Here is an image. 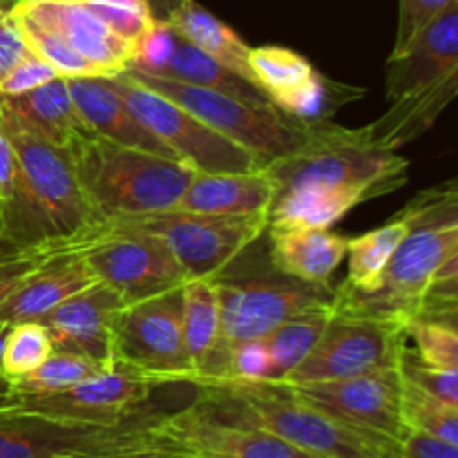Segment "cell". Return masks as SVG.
Here are the masks:
<instances>
[{
    "instance_id": "obj_1",
    "label": "cell",
    "mask_w": 458,
    "mask_h": 458,
    "mask_svg": "<svg viewBox=\"0 0 458 458\" xmlns=\"http://www.w3.org/2000/svg\"><path fill=\"white\" fill-rule=\"evenodd\" d=\"M273 182L268 226L331 228L365 201L392 195L410 179V161L376 141L369 128L334 121L309 125L291 152L264 165Z\"/></svg>"
},
{
    "instance_id": "obj_2",
    "label": "cell",
    "mask_w": 458,
    "mask_h": 458,
    "mask_svg": "<svg viewBox=\"0 0 458 458\" xmlns=\"http://www.w3.org/2000/svg\"><path fill=\"white\" fill-rule=\"evenodd\" d=\"M411 226L383 273L367 289L340 284L334 289V311L411 322L437 284L458 280V191L456 182L416 195L405 206Z\"/></svg>"
},
{
    "instance_id": "obj_3",
    "label": "cell",
    "mask_w": 458,
    "mask_h": 458,
    "mask_svg": "<svg viewBox=\"0 0 458 458\" xmlns=\"http://www.w3.org/2000/svg\"><path fill=\"white\" fill-rule=\"evenodd\" d=\"M197 405L231 423L264 429L318 458H398V441L329 419L280 383L199 380Z\"/></svg>"
},
{
    "instance_id": "obj_4",
    "label": "cell",
    "mask_w": 458,
    "mask_h": 458,
    "mask_svg": "<svg viewBox=\"0 0 458 458\" xmlns=\"http://www.w3.org/2000/svg\"><path fill=\"white\" fill-rule=\"evenodd\" d=\"M458 94V0L432 18L405 47L392 52L385 74L389 107L369 132L398 150L428 132Z\"/></svg>"
},
{
    "instance_id": "obj_5",
    "label": "cell",
    "mask_w": 458,
    "mask_h": 458,
    "mask_svg": "<svg viewBox=\"0 0 458 458\" xmlns=\"http://www.w3.org/2000/svg\"><path fill=\"white\" fill-rule=\"evenodd\" d=\"M85 195L103 219H137L168 213L191 183L179 159L157 157L89 132L70 150Z\"/></svg>"
},
{
    "instance_id": "obj_6",
    "label": "cell",
    "mask_w": 458,
    "mask_h": 458,
    "mask_svg": "<svg viewBox=\"0 0 458 458\" xmlns=\"http://www.w3.org/2000/svg\"><path fill=\"white\" fill-rule=\"evenodd\" d=\"M164 416L143 411L106 425L9 407L0 410V458H92L179 450L161 429Z\"/></svg>"
},
{
    "instance_id": "obj_7",
    "label": "cell",
    "mask_w": 458,
    "mask_h": 458,
    "mask_svg": "<svg viewBox=\"0 0 458 458\" xmlns=\"http://www.w3.org/2000/svg\"><path fill=\"white\" fill-rule=\"evenodd\" d=\"M219 293V335L213 352L206 358L199 374L191 385L199 380H217L226 376L231 352L249 340H262L286 318L307 309L331 304L334 289L329 284H311L298 277L271 268L264 276H226L215 277Z\"/></svg>"
},
{
    "instance_id": "obj_8",
    "label": "cell",
    "mask_w": 458,
    "mask_h": 458,
    "mask_svg": "<svg viewBox=\"0 0 458 458\" xmlns=\"http://www.w3.org/2000/svg\"><path fill=\"white\" fill-rule=\"evenodd\" d=\"M125 72L134 81L182 106L210 130L249 152L262 168L293 150L307 137L309 125L298 123L282 112L250 106V103L228 97L217 89L188 85L174 79H161V76H150L134 70Z\"/></svg>"
},
{
    "instance_id": "obj_9",
    "label": "cell",
    "mask_w": 458,
    "mask_h": 458,
    "mask_svg": "<svg viewBox=\"0 0 458 458\" xmlns=\"http://www.w3.org/2000/svg\"><path fill=\"white\" fill-rule=\"evenodd\" d=\"M405 329V322L334 311L309 356L280 385L327 383L396 369L407 352Z\"/></svg>"
},
{
    "instance_id": "obj_10",
    "label": "cell",
    "mask_w": 458,
    "mask_h": 458,
    "mask_svg": "<svg viewBox=\"0 0 458 458\" xmlns=\"http://www.w3.org/2000/svg\"><path fill=\"white\" fill-rule=\"evenodd\" d=\"M0 119L18 157L31 199L43 213L52 235L76 237L101 226L106 219L85 195L70 152L47 143L4 112H0Z\"/></svg>"
},
{
    "instance_id": "obj_11",
    "label": "cell",
    "mask_w": 458,
    "mask_h": 458,
    "mask_svg": "<svg viewBox=\"0 0 458 458\" xmlns=\"http://www.w3.org/2000/svg\"><path fill=\"white\" fill-rule=\"evenodd\" d=\"M159 237L191 280L217 277L268 228V215H201L168 210L125 219Z\"/></svg>"
},
{
    "instance_id": "obj_12",
    "label": "cell",
    "mask_w": 458,
    "mask_h": 458,
    "mask_svg": "<svg viewBox=\"0 0 458 458\" xmlns=\"http://www.w3.org/2000/svg\"><path fill=\"white\" fill-rule=\"evenodd\" d=\"M107 81L132 114L159 141H164L179 161L197 173H240L262 168L249 152L210 130L182 106L134 81L128 72L110 76Z\"/></svg>"
},
{
    "instance_id": "obj_13",
    "label": "cell",
    "mask_w": 458,
    "mask_h": 458,
    "mask_svg": "<svg viewBox=\"0 0 458 458\" xmlns=\"http://www.w3.org/2000/svg\"><path fill=\"white\" fill-rule=\"evenodd\" d=\"M182 289L121 309L112 343L114 360L157 376L164 385L191 383L192 367L182 331Z\"/></svg>"
},
{
    "instance_id": "obj_14",
    "label": "cell",
    "mask_w": 458,
    "mask_h": 458,
    "mask_svg": "<svg viewBox=\"0 0 458 458\" xmlns=\"http://www.w3.org/2000/svg\"><path fill=\"white\" fill-rule=\"evenodd\" d=\"M114 222V231L89 249L85 258L97 280L116 291L125 302L182 289L191 280L159 237L125 219Z\"/></svg>"
},
{
    "instance_id": "obj_15",
    "label": "cell",
    "mask_w": 458,
    "mask_h": 458,
    "mask_svg": "<svg viewBox=\"0 0 458 458\" xmlns=\"http://www.w3.org/2000/svg\"><path fill=\"white\" fill-rule=\"evenodd\" d=\"M249 65L255 85L271 98L273 106L302 125L331 121L344 103L365 97L362 88L334 83L289 47H250Z\"/></svg>"
},
{
    "instance_id": "obj_16",
    "label": "cell",
    "mask_w": 458,
    "mask_h": 458,
    "mask_svg": "<svg viewBox=\"0 0 458 458\" xmlns=\"http://www.w3.org/2000/svg\"><path fill=\"white\" fill-rule=\"evenodd\" d=\"M295 398L353 429L401 443L407 428L403 420V374L383 369L327 383L284 385Z\"/></svg>"
},
{
    "instance_id": "obj_17",
    "label": "cell",
    "mask_w": 458,
    "mask_h": 458,
    "mask_svg": "<svg viewBox=\"0 0 458 458\" xmlns=\"http://www.w3.org/2000/svg\"><path fill=\"white\" fill-rule=\"evenodd\" d=\"M161 385L164 383L157 376L114 360L106 371L70 389L38 394V396H21L18 407L58 416V419L112 425L143 414L146 411L143 405Z\"/></svg>"
},
{
    "instance_id": "obj_18",
    "label": "cell",
    "mask_w": 458,
    "mask_h": 458,
    "mask_svg": "<svg viewBox=\"0 0 458 458\" xmlns=\"http://www.w3.org/2000/svg\"><path fill=\"white\" fill-rule=\"evenodd\" d=\"M128 70L217 89L228 97L250 103V106L280 112L258 85L246 81L244 76L235 74V72L226 70L208 54L197 49L168 21H155L152 30L143 36V40L134 49Z\"/></svg>"
},
{
    "instance_id": "obj_19",
    "label": "cell",
    "mask_w": 458,
    "mask_h": 458,
    "mask_svg": "<svg viewBox=\"0 0 458 458\" xmlns=\"http://www.w3.org/2000/svg\"><path fill=\"white\" fill-rule=\"evenodd\" d=\"M161 429L191 458H318L264 429L217 419L197 403L165 414Z\"/></svg>"
},
{
    "instance_id": "obj_20",
    "label": "cell",
    "mask_w": 458,
    "mask_h": 458,
    "mask_svg": "<svg viewBox=\"0 0 458 458\" xmlns=\"http://www.w3.org/2000/svg\"><path fill=\"white\" fill-rule=\"evenodd\" d=\"M9 9L47 27L97 76L121 74L134 56L132 45L121 40L83 0H16Z\"/></svg>"
},
{
    "instance_id": "obj_21",
    "label": "cell",
    "mask_w": 458,
    "mask_h": 458,
    "mask_svg": "<svg viewBox=\"0 0 458 458\" xmlns=\"http://www.w3.org/2000/svg\"><path fill=\"white\" fill-rule=\"evenodd\" d=\"M125 300L110 286L97 282L67 298L40 320L56 352L81 353L101 362H114V322Z\"/></svg>"
},
{
    "instance_id": "obj_22",
    "label": "cell",
    "mask_w": 458,
    "mask_h": 458,
    "mask_svg": "<svg viewBox=\"0 0 458 458\" xmlns=\"http://www.w3.org/2000/svg\"><path fill=\"white\" fill-rule=\"evenodd\" d=\"M89 249L94 246H74L34 268L0 304V320L7 325L40 322L67 298L97 284V276L85 258Z\"/></svg>"
},
{
    "instance_id": "obj_23",
    "label": "cell",
    "mask_w": 458,
    "mask_h": 458,
    "mask_svg": "<svg viewBox=\"0 0 458 458\" xmlns=\"http://www.w3.org/2000/svg\"><path fill=\"white\" fill-rule=\"evenodd\" d=\"M67 85H70L76 112L89 132L119 146L177 159L170 148L132 114V110L125 106V101L106 76H72L67 79Z\"/></svg>"
},
{
    "instance_id": "obj_24",
    "label": "cell",
    "mask_w": 458,
    "mask_h": 458,
    "mask_svg": "<svg viewBox=\"0 0 458 458\" xmlns=\"http://www.w3.org/2000/svg\"><path fill=\"white\" fill-rule=\"evenodd\" d=\"M0 112L67 152L89 134L72 101L65 76H56L30 92L0 94Z\"/></svg>"
},
{
    "instance_id": "obj_25",
    "label": "cell",
    "mask_w": 458,
    "mask_h": 458,
    "mask_svg": "<svg viewBox=\"0 0 458 458\" xmlns=\"http://www.w3.org/2000/svg\"><path fill=\"white\" fill-rule=\"evenodd\" d=\"M271 235V268L311 284H329L347 255L349 237L329 228L276 224Z\"/></svg>"
},
{
    "instance_id": "obj_26",
    "label": "cell",
    "mask_w": 458,
    "mask_h": 458,
    "mask_svg": "<svg viewBox=\"0 0 458 458\" xmlns=\"http://www.w3.org/2000/svg\"><path fill=\"white\" fill-rule=\"evenodd\" d=\"M271 201L273 182L264 168L195 173L173 210L201 215H268Z\"/></svg>"
},
{
    "instance_id": "obj_27",
    "label": "cell",
    "mask_w": 458,
    "mask_h": 458,
    "mask_svg": "<svg viewBox=\"0 0 458 458\" xmlns=\"http://www.w3.org/2000/svg\"><path fill=\"white\" fill-rule=\"evenodd\" d=\"M52 237L43 213L31 199L18 157L0 119V240L36 246Z\"/></svg>"
},
{
    "instance_id": "obj_28",
    "label": "cell",
    "mask_w": 458,
    "mask_h": 458,
    "mask_svg": "<svg viewBox=\"0 0 458 458\" xmlns=\"http://www.w3.org/2000/svg\"><path fill=\"white\" fill-rule=\"evenodd\" d=\"M168 22L197 49L215 58L219 65L255 83L249 65V45L197 0H182V4L168 16Z\"/></svg>"
},
{
    "instance_id": "obj_29",
    "label": "cell",
    "mask_w": 458,
    "mask_h": 458,
    "mask_svg": "<svg viewBox=\"0 0 458 458\" xmlns=\"http://www.w3.org/2000/svg\"><path fill=\"white\" fill-rule=\"evenodd\" d=\"M331 313H334L331 304L307 309V311L286 318L271 334L264 335L262 344L268 356L267 383H282L309 356L313 344L325 331Z\"/></svg>"
},
{
    "instance_id": "obj_30",
    "label": "cell",
    "mask_w": 458,
    "mask_h": 458,
    "mask_svg": "<svg viewBox=\"0 0 458 458\" xmlns=\"http://www.w3.org/2000/svg\"><path fill=\"white\" fill-rule=\"evenodd\" d=\"M183 347L192 367V378L201 371L219 335V293L215 277L188 280L182 289ZM191 385V383H188Z\"/></svg>"
},
{
    "instance_id": "obj_31",
    "label": "cell",
    "mask_w": 458,
    "mask_h": 458,
    "mask_svg": "<svg viewBox=\"0 0 458 458\" xmlns=\"http://www.w3.org/2000/svg\"><path fill=\"white\" fill-rule=\"evenodd\" d=\"M411 219L405 208L389 219L385 226L374 228L365 235L352 237L347 242V280L343 282L349 289L362 291L383 273L385 264L396 253L398 244L410 233Z\"/></svg>"
},
{
    "instance_id": "obj_32",
    "label": "cell",
    "mask_w": 458,
    "mask_h": 458,
    "mask_svg": "<svg viewBox=\"0 0 458 458\" xmlns=\"http://www.w3.org/2000/svg\"><path fill=\"white\" fill-rule=\"evenodd\" d=\"M114 219H106L101 226L83 233V235L52 237V240H45L43 244L36 246H21L13 244V242L0 240V304L40 264L47 262L54 255L63 253V250L74 249V246H97L98 242H103L114 231Z\"/></svg>"
},
{
    "instance_id": "obj_33",
    "label": "cell",
    "mask_w": 458,
    "mask_h": 458,
    "mask_svg": "<svg viewBox=\"0 0 458 458\" xmlns=\"http://www.w3.org/2000/svg\"><path fill=\"white\" fill-rule=\"evenodd\" d=\"M112 365V362H110ZM107 362L94 360V358L81 356V353L56 352L54 349L47 360L31 374L13 380V387L21 396H38V394H56L70 389L74 385L94 378L106 371Z\"/></svg>"
},
{
    "instance_id": "obj_34",
    "label": "cell",
    "mask_w": 458,
    "mask_h": 458,
    "mask_svg": "<svg viewBox=\"0 0 458 458\" xmlns=\"http://www.w3.org/2000/svg\"><path fill=\"white\" fill-rule=\"evenodd\" d=\"M403 420L407 429H420L458 445V407L403 378Z\"/></svg>"
},
{
    "instance_id": "obj_35",
    "label": "cell",
    "mask_w": 458,
    "mask_h": 458,
    "mask_svg": "<svg viewBox=\"0 0 458 458\" xmlns=\"http://www.w3.org/2000/svg\"><path fill=\"white\" fill-rule=\"evenodd\" d=\"M407 352L416 362L434 369H458L456 325L438 320L407 322Z\"/></svg>"
},
{
    "instance_id": "obj_36",
    "label": "cell",
    "mask_w": 458,
    "mask_h": 458,
    "mask_svg": "<svg viewBox=\"0 0 458 458\" xmlns=\"http://www.w3.org/2000/svg\"><path fill=\"white\" fill-rule=\"evenodd\" d=\"M52 352V340H49L47 329L40 322L12 325L7 343H4L3 374L12 380L22 378V376L38 369Z\"/></svg>"
},
{
    "instance_id": "obj_37",
    "label": "cell",
    "mask_w": 458,
    "mask_h": 458,
    "mask_svg": "<svg viewBox=\"0 0 458 458\" xmlns=\"http://www.w3.org/2000/svg\"><path fill=\"white\" fill-rule=\"evenodd\" d=\"M121 40L132 45L141 43L143 36L152 30L157 18L152 16L146 0H83Z\"/></svg>"
},
{
    "instance_id": "obj_38",
    "label": "cell",
    "mask_w": 458,
    "mask_h": 458,
    "mask_svg": "<svg viewBox=\"0 0 458 458\" xmlns=\"http://www.w3.org/2000/svg\"><path fill=\"white\" fill-rule=\"evenodd\" d=\"M398 369H401L403 378L407 383L416 385L423 392L432 394V396L458 407V369H434V367H425L420 362H416L410 356V352H405Z\"/></svg>"
},
{
    "instance_id": "obj_39",
    "label": "cell",
    "mask_w": 458,
    "mask_h": 458,
    "mask_svg": "<svg viewBox=\"0 0 458 458\" xmlns=\"http://www.w3.org/2000/svg\"><path fill=\"white\" fill-rule=\"evenodd\" d=\"M456 0H398V34L394 52L405 47L437 13Z\"/></svg>"
},
{
    "instance_id": "obj_40",
    "label": "cell",
    "mask_w": 458,
    "mask_h": 458,
    "mask_svg": "<svg viewBox=\"0 0 458 458\" xmlns=\"http://www.w3.org/2000/svg\"><path fill=\"white\" fill-rule=\"evenodd\" d=\"M224 378L235 380H268V356L262 340H249L237 344L228 358V369ZM219 380V378H217Z\"/></svg>"
},
{
    "instance_id": "obj_41",
    "label": "cell",
    "mask_w": 458,
    "mask_h": 458,
    "mask_svg": "<svg viewBox=\"0 0 458 458\" xmlns=\"http://www.w3.org/2000/svg\"><path fill=\"white\" fill-rule=\"evenodd\" d=\"M58 72L54 70L49 63H45L43 58H38L36 54L22 58L7 76L0 83V94H22L30 92V89L40 88L47 81L56 79Z\"/></svg>"
},
{
    "instance_id": "obj_42",
    "label": "cell",
    "mask_w": 458,
    "mask_h": 458,
    "mask_svg": "<svg viewBox=\"0 0 458 458\" xmlns=\"http://www.w3.org/2000/svg\"><path fill=\"white\" fill-rule=\"evenodd\" d=\"M30 54V47L9 9H0V83Z\"/></svg>"
},
{
    "instance_id": "obj_43",
    "label": "cell",
    "mask_w": 458,
    "mask_h": 458,
    "mask_svg": "<svg viewBox=\"0 0 458 458\" xmlns=\"http://www.w3.org/2000/svg\"><path fill=\"white\" fill-rule=\"evenodd\" d=\"M398 458H458V445L420 429H407L398 443Z\"/></svg>"
},
{
    "instance_id": "obj_44",
    "label": "cell",
    "mask_w": 458,
    "mask_h": 458,
    "mask_svg": "<svg viewBox=\"0 0 458 458\" xmlns=\"http://www.w3.org/2000/svg\"><path fill=\"white\" fill-rule=\"evenodd\" d=\"M21 405V394L13 387V380L0 374V410H9V407Z\"/></svg>"
},
{
    "instance_id": "obj_45",
    "label": "cell",
    "mask_w": 458,
    "mask_h": 458,
    "mask_svg": "<svg viewBox=\"0 0 458 458\" xmlns=\"http://www.w3.org/2000/svg\"><path fill=\"white\" fill-rule=\"evenodd\" d=\"M150 4V12L157 21H168L170 13L182 4V0H146Z\"/></svg>"
},
{
    "instance_id": "obj_46",
    "label": "cell",
    "mask_w": 458,
    "mask_h": 458,
    "mask_svg": "<svg viewBox=\"0 0 458 458\" xmlns=\"http://www.w3.org/2000/svg\"><path fill=\"white\" fill-rule=\"evenodd\" d=\"M186 456L182 450H155L143 454H116V456H92V458H182Z\"/></svg>"
},
{
    "instance_id": "obj_47",
    "label": "cell",
    "mask_w": 458,
    "mask_h": 458,
    "mask_svg": "<svg viewBox=\"0 0 458 458\" xmlns=\"http://www.w3.org/2000/svg\"><path fill=\"white\" fill-rule=\"evenodd\" d=\"M9 329H12V325L0 320V374H3V353H4V343H7Z\"/></svg>"
},
{
    "instance_id": "obj_48",
    "label": "cell",
    "mask_w": 458,
    "mask_h": 458,
    "mask_svg": "<svg viewBox=\"0 0 458 458\" xmlns=\"http://www.w3.org/2000/svg\"><path fill=\"white\" fill-rule=\"evenodd\" d=\"M16 0H0V9H9Z\"/></svg>"
},
{
    "instance_id": "obj_49",
    "label": "cell",
    "mask_w": 458,
    "mask_h": 458,
    "mask_svg": "<svg viewBox=\"0 0 458 458\" xmlns=\"http://www.w3.org/2000/svg\"><path fill=\"white\" fill-rule=\"evenodd\" d=\"M182 458H191V456H182Z\"/></svg>"
}]
</instances>
